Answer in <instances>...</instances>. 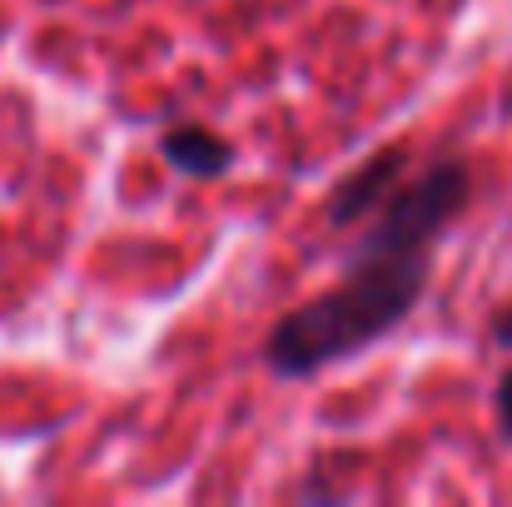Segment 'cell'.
<instances>
[{
    "label": "cell",
    "mask_w": 512,
    "mask_h": 507,
    "mask_svg": "<svg viewBox=\"0 0 512 507\" xmlns=\"http://www.w3.org/2000/svg\"><path fill=\"white\" fill-rule=\"evenodd\" d=\"M468 204V165L458 155L433 160L418 179H398L373 209V229L348 254L334 289L289 309L264 338V368L274 378H309L388 338L423 299L428 264L448 224Z\"/></svg>",
    "instance_id": "6da1fadb"
},
{
    "label": "cell",
    "mask_w": 512,
    "mask_h": 507,
    "mask_svg": "<svg viewBox=\"0 0 512 507\" xmlns=\"http://www.w3.org/2000/svg\"><path fill=\"white\" fill-rule=\"evenodd\" d=\"M403 169H408V150H403V145H388V150L368 155L358 169H348L339 184H334L329 204H324L329 229H348V224L368 219V214L388 199V189L403 179Z\"/></svg>",
    "instance_id": "7a4b0ae2"
},
{
    "label": "cell",
    "mask_w": 512,
    "mask_h": 507,
    "mask_svg": "<svg viewBox=\"0 0 512 507\" xmlns=\"http://www.w3.org/2000/svg\"><path fill=\"white\" fill-rule=\"evenodd\" d=\"M160 155L184 179H219L224 169L234 165V150L214 130H204V125H174L170 135L160 140Z\"/></svg>",
    "instance_id": "3957f363"
},
{
    "label": "cell",
    "mask_w": 512,
    "mask_h": 507,
    "mask_svg": "<svg viewBox=\"0 0 512 507\" xmlns=\"http://www.w3.org/2000/svg\"><path fill=\"white\" fill-rule=\"evenodd\" d=\"M498 433L512 443V368H503L498 378Z\"/></svg>",
    "instance_id": "277c9868"
},
{
    "label": "cell",
    "mask_w": 512,
    "mask_h": 507,
    "mask_svg": "<svg viewBox=\"0 0 512 507\" xmlns=\"http://www.w3.org/2000/svg\"><path fill=\"white\" fill-rule=\"evenodd\" d=\"M493 343H498V348H512V304L503 309V319L493 324Z\"/></svg>",
    "instance_id": "5b68a950"
}]
</instances>
